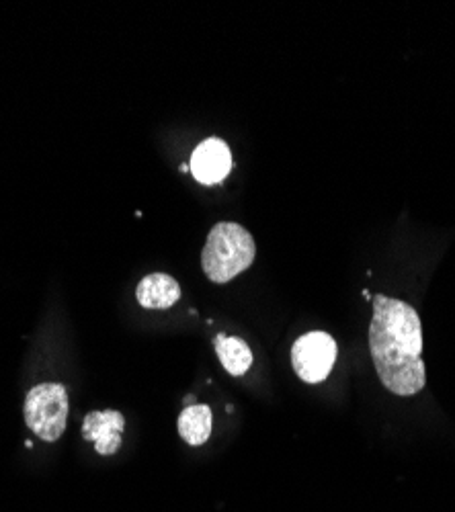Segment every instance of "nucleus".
Wrapping results in <instances>:
<instances>
[{
	"mask_svg": "<svg viewBox=\"0 0 455 512\" xmlns=\"http://www.w3.org/2000/svg\"><path fill=\"white\" fill-rule=\"evenodd\" d=\"M369 324V351L384 388L396 396H415L427 383L423 324L417 310L394 297L376 295Z\"/></svg>",
	"mask_w": 455,
	"mask_h": 512,
	"instance_id": "f257e3e1",
	"label": "nucleus"
},
{
	"mask_svg": "<svg viewBox=\"0 0 455 512\" xmlns=\"http://www.w3.org/2000/svg\"><path fill=\"white\" fill-rule=\"evenodd\" d=\"M257 254L251 232L240 224L222 222L212 228L201 252V267L210 281L222 285L253 265Z\"/></svg>",
	"mask_w": 455,
	"mask_h": 512,
	"instance_id": "f03ea898",
	"label": "nucleus"
},
{
	"mask_svg": "<svg viewBox=\"0 0 455 512\" xmlns=\"http://www.w3.org/2000/svg\"><path fill=\"white\" fill-rule=\"evenodd\" d=\"M25 424L41 441L62 437L68 418V392L62 383H41L25 398Z\"/></svg>",
	"mask_w": 455,
	"mask_h": 512,
	"instance_id": "7ed1b4c3",
	"label": "nucleus"
},
{
	"mask_svg": "<svg viewBox=\"0 0 455 512\" xmlns=\"http://www.w3.org/2000/svg\"><path fill=\"white\" fill-rule=\"evenodd\" d=\"M337 361V343L326 332H310L300 336L292 347V363L300 379L306 383L324 381Z\"/></svg>",
	"mask_w": 455,
	"mask_h": 512,
	"instance_id": "20e7f679",
	"label": "nucleus"
},
{
	"mask_svg": "<svg viewBox=\"0 0 455 512\" xmlns=\"http://www.w3.org/2000/svg\"><path fill=\"white\" fill-rule=\"evenodd\" d=\"M230 168L232 154L228 146L218 138L201 142L191 156V173L203 185L222 183L228 177Z\"/></svg>",
	"mask_w": 455,
	"mask_h": 512,
	"instance_id": "39448f33",
	"label": "nucleus"
},
{
	"mask_svg": "<svg viewBox=\"0 0 455 512\" xmlns=\"http://www.w3.org/2000/svg\"><path fill=\"white\" fill-rule=\"evenodd\" d=\"M123 426H126V418L117 410L89 412L82 424V437L95 443L99 455H113L121 445Z\"/></svg>",
	"mask_w": 455,
	"mask_h": 512,
	"instance_id": "423d86ee",
	"label": "nucleus"
},
{
	"mask_svg": "<svg viewBox=\"0 0 455 512\" xmlns=\"http://www.w3.org/2000/svg\"><path fill=\"white\" fill-rule=\"evenodd\" d=\"M136 297L142 308L148 310H164L179 302L181 287L179 283L164 273H152L144 277L136 289Z\"/></svg>",
	"mask_w": 455,
	"mask_h": 512,
	"instance_id": "0eeeda50",
	"label": "nucleus"
},
{
	"mask_svg": "<svg viewBox=\"0 0 455 512\" xmlns=\"http://www.w3.org/2000/svg\"><path fill=\"white\" fill-rule=\"evenodd\" d=\"M212 426H214V414H212V408L205 404L187 406L181 412L179 422H177L181 439L193 447H199L210 439Z\"/></svg>",
	"mask_w": 455,
	"mask_h": 512,
	"instance_id": "6e6552de",
	"label": "nucleus"
},
{
	"mask_svg": "<svg viewBox=\"0 0 455 512\" xmlns=\"http://www.w3.org/2000/svg\"><path fill=\"white\" fill-rule=\"evenodd\" d=\"M216 353H218L222 367L234 377L244 375L253 365L251 349H248V345L242 338H236V336L220 334L216 338Z\"/></svg>",
	"mask_w": 455,
	"mask_h": 512,
	"instance_id": "1a4fd4ad",
	"label": "nucleus"
}]
</instances>
